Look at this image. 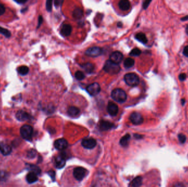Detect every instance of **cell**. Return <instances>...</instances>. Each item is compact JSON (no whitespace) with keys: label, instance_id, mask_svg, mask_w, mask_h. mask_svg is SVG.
<instances>
[{"label":"cell","instance_id":"cell-37","mask_svg":"<svg viewBox=\"0 0 188 187\" xmlns=\"http://www.w3.org/2000/svg\"><path fill=\"white\" fill-rule=\"evenodd\" d=\"M5 12V7L2 4H0V16H2Z\"/></svg>","mask_w":188,"mask_h":187},{"label":"cell","instance_id":"cell-19","mask_svg":"<svg viewBox=\"0 0 188 187\" xmlns=\"http://www.w3.org/2000/svg\"><path fill=\"white\" fill-rule=\"evenodd\" d=\"M26 180H27L28 183H29V184H32V183L36 182L38 180V177L37 176V174H35V173L32 172H29V173H28V175H27Z\"/></svg>","mask_w":188,"mask_h":187},{"label":"cell","instance_id":"cell-41","mask_svg":"<svg viewBox=\"0 0 188 187\" xmlns=\"http://www.w3.org/2000/svg\"><path fill=\"white\" fill-rule=\"evenodd\" d=\"M173 187H186L184 184L181 182H177L176 183Z\"/></svg>","mask_w":188,"mask_h":187},{"label":"cell","instance_id":"cell-24","mask_svg":"<svg viewBox=\"0 0 188 187\" xmlns=\"http://www.w3.org/2000/svg\"><path fill=\"white\" fill-rule=\"evenodd\" d=\"M135 38L137 40H138L144 44H146L147 42V37L144 33H139L137 34L135 36Z\"/></svg>","mask_w":188,"mask_h":187},{"label":"cell","instance_id":"cell-31","mask_svg":"<svg viewBox=\"0 0 188 187\" xmlns=\"http://www.w3.org/2000/svg\"><path fill=\"white\" fill-rule=\"evenodd\" d=\"M8 173L6 171H0V181H4L8 178Z\"/></svg>","mask_w":188,"mask_h":187},{"label":"cell","instance_id":"cell-49","mask_svg":"<svg viewBox=\"0 0 188 187\" xmlns=\"http://www.w3.org/2000/svg\"><path fill=\"white\" fill-rule=\"evenodd\" d=\"M117 25H118V27H121L120 26H122V23H121V22H119V23H118V24H117Z\"/></svg>","mask_w":188,"mask_h":187},{"label":"cell","instance_id":"cell-33","mask_svg":"<svg viewBox=\"0 0 188 187\" xmlns=\"http://www.w3.org/2000/svg\"><path fill=\"white\" fill-rule=\"evenodd\" d=\"M37 155V152L34 149H31L27 153V157L29 159H33Z\"/></svg>","mask_w":188,"mask_h":187},{"label":"cell","instance_id":"cell-10","mask_svg":"<svg viewBox=\"0 0 188 187\" xmlns=\"http://www.w3.org/2000/svg\"><path fill=\"white\" fill-rule=\"evenodd\" d=\"M55 148L59 151H63L67 148L68 146V142L64 138L58 139L54 142Z\"/></svg>","mask_w":188,"mask_h":187},{"label":"cell","instance_id":"cell-42","mask_svg":"<svg viewBox=\"0 0 188 187\" xmlns=\"http://www.w3.org/2000/svg\"><path fill=\"white\" fill-rule=\"evenodd\" d=\"M43 21V19H42V17L41 16H40L39 17V23H38V25H37V28L40 27V25L42 24V22Z\"/></svg>","mask_w":188,"mask_h":187},{"label":"cell","instance_id":"cell-17","mask_svg":"<svg viewBox=\"0 0 188 187\" xmlns=\"http://www.w3.org/2000/svg\"><path fill=\"white\" fill-rule=\"evenodd\" d=\"M67 113H68V115L70 116L75 117L80 114V110L78 108L76 107V106H71L68 108Z\"/></svg>","mask_w":188,"mask_h":187},{"label":"cell","instance_id":"cell-21","mask_svg":"<svg viewBox=\"0 0 188 187\" xmlns=\"http://www.w3.org/2000/svg\"><path fill=\"white\" fill-rule=\"evenodd\" d=\"M82 68L88 73H93L95 69V66L93 64L90 63H86L81 65Z\"/></svg>","mask_w":188,"mask_h":187},{"label":"cell","instance_id":"cell-14","mask_svg":"<svg viewBox=\"0 0 188 187\" xmlns=\"http://www.w3.org/2000/svg\"><path fill=\"white\" fill-rule=\"evenodd\" d=\"M17 119L20 121H24L29 120L30 116L28 113L23 110H19L16 114Z\"/></svg>","mask_w":188,"mask_h":187},{"label":"cell","instance_id":"cell-22","mask_svg":"<svg viewBox=\"0 0 188 187\" xmlns=\"http://www.w3.org/2000/svg\"><path fill=\"white\" fill-rule=\"evenodd\" d=\"M27 168L29 170H30L31 172L35 173L37 175H40V174L41 170L37 165H33V164H27Z\"/></svg>","mask_w":188,"mask_h":187},{"label":"cell","instance_id":"cell-20","mask_svg":"<svg viewBox=\"0 0 188 187\" xmlns=\"http://www.w3.org/2000/svg\"><path fill=\"white\" fill-rule=\"evenodd\" d=\"M118 6L121 10L126 11L129 10V9L130 8L131 4L129 1L127 0H122L119 2Z\"/></svg>","mask_w":188,"mask_h":187},{"label":"cell","instance_id":"cell-18","mask_svg":"<svg viewBox=\"0 0 188 187\" xmlns=\"http://www.w3.org/2000/svg\"><path fill=\"white\" fill-rule=\"evenodd\" d=\"M72 28L71 25L68 24H64L61 29V34L65 36H68L72 33Z\"/></svg>","mask_w":188,"mask_h":187},{"label":"cell","instance_id":"cell-16","mask_svg":"<svg viewBox=\"0 0 188 187\" xmlns=\"http://www.w3.org/2000/svg\"><path fill=\"white\" fill-rule=\"evenodd\" d=\"M100 128L102 131H107L112 128L113 124L111 122L105 120H101L100 122Z\"/></svg>","mask_w":188,"mask_h":187},{"label":"cell","instance_id":"cell-28","mask_svg":"<svg viewBox=\"0 0 188 187\" xmlns=\"http://www.w3.org/2000/svg\"><path fill=\"white\" fill-rule=\"evenodd\" d=\"M73 15L74 17L75 18H82L83 15V12L82 9L76 8L74 11Z\"/></svg>","mask_w":188,"mask_h":187},{"label":"cell","instance_id":"cell-30","mask_svg":"<svg viewBox=\"0 0 188 187\" xmlns=\"http://www.w3.org/2000/svg\"><path fill=\"white\" fill-rule=\"evenodd\" d=\"M141 53V51L140 49H138V48H135V49H133L130 53V56H133V57H138L139 56Z\"/></svg>","mask_w":188,"mask_h":187},{"label":"cell","instance_id":"cell-12","mask_svg":"<svg viewBox=\"0 0 188 187\" xmlns=\"http://www.w3.org/2000/svg\"><path fill=\"white\" fill-rule=\"evenodd\" d=\"M107 111L112 116H115L118 113V106L113 102H110L107 106Z\"/></svg>","mask_w":188,"mask_h":187},{"label":"cell","instance_id":"cell-11","mask_svg":"<svg viewBox=\"0 0 188 187\" xmlns=\"http://www.w3.org/2000/svg\"><path fill=\"white\" fill-rule=\"evenodd\" d=\"M65 155L60 154L58 155L55 159V166L58 169H61L65 166Z\"/></svg>","mask_w":188,"mask_h":187},{"label":"cell","instance_id":"cell-26","mask_svg":"<svg viewBox=\"0 0 188 187\" xmlns=\"http://www.w3.org/2000/svg\"><path fill=\"white\" fill-rule=\"evenodd\" d=\"M135 64L134 60L131 58H127L124 61V66L126 68H131Z\"/></svg>","mask_w":188,"mask_h":187},{"label":"cell","instance_id":"cell-4","mask_svg":"<svg viewBox=\"0 0 188 187\" xmlns=\"http://www.w3.org/2000/svg\"><path fill=\"white\" fill-rule=\"evenodd\" d=\"M21 136L27 141H30L32 139L33 134V127L29 125H24L21 128Z\"/></svg>","mask_w":188,"mask_h":187},{"label":"cell","instance_id":"cell-13","mask_svg":"<svg viewBox=\"0 0 188 187\" xmlns=\"http://www.w3.org/2000/svg\"><path fill=\"white\" fill-rule=\"evenodd\" d=\"M123 59V54L119 51H115L113 52L111 54L110 57V60L117 64L122 61Z\"/></svg>","mask_w":188,"mask_h":187},{"label":"cell","instance_id":"cell-5","mask_svg":"<svg viewBox=\"0 0 188 187\" xmlns=\"http://www.w3.org/2000/svg\"><path fill=\"white\" fill-rule=\"evenodd\" d=\"M88 171L85 168L82 167H77L73 170V177L78 182L82 181L85 177Z\"/></svg>","mask_w":188,"mask_h":187},{"label":"cell","instance_id":"cell-32","mask_svg":"<svg viewBox=\"0 0 188 187\" xmlns=\"http://www.w3.org/2000/svg\"><path fill=\"white\" fill-rule=\"evenodd\" d=\"M75 77L78 80H82L85 78V75L81 71H77L75 73Z\"/></svg>","mask_w":188,"mask_h":187},{"label":"cell","instance_id":"cell-48","mask_svg":"<svg viewBox=\"0 0 188 187\" xmlns=\"http://www.w3.org/2000/svg\"><path fill=\"white\" fill-rule=\"evenodd\" d=\"M185 31H186V33L187 34V35H188V25H187L186 29H185Z\"/></svg>","mask_w":188,"mask_h":187},{"label":"cell","instance_id":"cell-43","mask_svg":"<svg viewBox=\"0 0 188 187\" xmlns=\"http://www.w3.org/2000/svg\"><path fill=\"white\" fill-rule=\"evenodd\" d=\"M63 2V1H55V6H60V3H62Z\"/></svg>","mask_w":188,"mask_h":187},{"label":"cell","instance_id":"cell-23","mask_svg":"<svg viewBox=\"0 0 188 187\" xmlns=\"http://www.w3.org/2000/svg\"><path fill=\"white\" fill-rule=\"evenodd\" d=\"M143 184V178L141 176H138L133 180L131 186L133 187H140Z\"/></svg>","mask_w":188,"mask_h":187},{"label":"cell","instance_id":"cell-1","mask_svg":"<svg viewBox=\"0 0 188 187\" xmlns=\"http://www.w3.org/2000/svg\"><path fill=\"white\" fill-rule=\"evenodd\" d=\"M103 70L110 75H115L118 73L121 70L119 64L115 63L110 60L107 61L103 66Z\"/></svg>","mask_w":188,"mask_h":187},{"label":"cell","instance_id":"cell-38","mask_svg":"<svg viewBox=\"0 0 188 187\" xmlns=\"http://www.w3.org/2000/svg\"><path fill=\"white\" fill-rule=\"evenodd\" d=\"M151 2V1H145L143 4L144 9H146L148 7V6H149V4H150Z\"/></svg>","mask_w":188,"mask_h":187},{"label":"cell","instance_id":"cell-46","mask_svg":"<svg viewBox=\"0 0 188 187\" xmlns=\"http://www.w3.org/2000/svg\"><path fill=\"white\" fill-rule=\"evenodd\" d=\"M16 2H17V3H18V4H24V3L27 2V1H16Z\"/></svg>","mask_w":188,"mask_h":187},{"label":"cell","instance_id":"cell-47","mask_svg":"<svg viewBox=\"0 0 188 187\" xmlns=\"http://www.w3.org/2000/svg\"><path fill=\"white\" fill-rule=\"evenodd\" d=\"M185 103V99H182V105H183V106H184Z\"/></svg>","mask_w":188,"mask_h":187},{"label":"cell","instance_id":"cell-35","mask_svg":"<svg viewBox=\"0 0 188 187\" xmlns=\"http://www.w3.org/2000/svg\"><path fill=\"white\" fill-rule=\"evenodd\" d=\"M178 139L181 143H184L186 142L187 138L186 136L183 134H179L178 135Z\"/></svg>","mask_w":188,"mask_h":187},{"label":"cell","instance_id":"cell-36","mask_svg":"<svg viewBox=\"0 0 188 187\" xmlns=\"http://www.w3.org/2000/svg\"><path fill=\"white\" fill-rule=\"evenodd\" d=\"M186 79H187V75L185 74H181L179 76V80L181 81H183L184 80H185Z\"/></svg>","mask_w":188,"mask_h":187},{"label":"cell","instance_id":"cell-44","mask_svg":"<svg viewBox=\"0 0 188 187\" xmlns=\"http://www.w3.org/2000/svg\"><path fill=\"white\" fill-rule=\"evenodd\" d=\"M134 136H135V138L136 139H140L142 137H143V136H141V135H140V134H136L134 135Z\"/></svg>","mask_w":188,"mask_h":187},{"label":"cell","instance_id":"cell-29","mask_svg":"<svg viewBox=\"0 0 188 187\" xmlns=\"http://www.w3.org/2000/svg\"><path fill=\"white\" fill-rule=\"evenodd\" d=\"M0 34L4 35L6 37H9L11 35V33L6 29L0 26Z\"/></svg>","mask_w":188,"mask_h":187},{"label":"cell","instance_id":"cell-40","mask_svg":"<svg viewBox=\"0 0 188 187\" xmlns=\"http://www.w3.org/2000/svg\"><path fill=\"white\" fill-rule=\"evenodd\" d=\"M183 54L185 57H188V46H186L183 49Z\"/></svg>","mask_w":188,"mask_h":187},{"label":"cell","instance_id":"cell-27","mask_svg":"<svg viewBox=\"0 0 188 187\" xmlns=\"http://www.w3.org/2000/svg\"><path fill=\"white\" fill-rule=\"evenodd\" d=\"M17 71L20 75L24 76L29 73V68L27 66H21L18 68Z\"/></svg>","mask_w":188,"mask_h":187},{"label":"cell","instance_id":"cell-34","mask_svg":"<svg viewBox=\"0 0 188 187\" xmlns=\"http://www.w3.org/2000/svg\"><path fill=\"white\" fill-rule=\"evenodd\" d=\"M46 7L47 11L51 12L52 11V1L50 0L47 1L46 4Z\"/></svg>","mask_w":188,"mask_h":187},{"label":"cell","instance_id":"cell-15","mask_svg":"<svg viewBox=\"0 0 188 187\" xmlns=\"http://www.w3.org/2000/svg\"><path fill=\"white\" fill-rule=\"evenodd\" d=\"M0 152L4 156H7L10 154L12 152V148L6 143H0Z\"/></svg>","mask_w":188,"mask_h":187},{"label":"cell","instance_id":"cell-3","mask_svg":"<svg viewBox=\"0 0 188 187\" xmlns=\"http://www.w3.org/2000/svg\"><path fill=\"white\" fill-rule=\"evenodd\" d=\"M124 79L126 83L129 86H136L139 85L140 82L139 76L135 73L127 74L125 75Z\"/></svg>","mask_w":188,"mask_h":187},{"label":"cell","instance_id":"cell-45","mask_svg":"<svg viewBox=\"0 0 188 187\" xmlns=\"http://www.w3.org/2000/svg\"><path fill=\"white\" fill-rule=\"evenodd\" d=\"M181 20L183 21H187V20H188V16H184L183 18H182Z\"/></svg>","mask_w":188,"mask_h":187},{"label":"cell","instance_id":"cell-7","mask_svg":"<svg viewBox=\"0 0 188 187\" xmlns=\"http://www.w3.org/2000/svg\"><path fill=\"white\" fill-rule=\"evenodd\" d=\"M81 144L82 146L84 148L87 149H92L96 146L97 142L95 139L90 138L83 139Z\"/></svg>","mask_w":188,"mask_h":187},{"label":"cell","instance_id":"cell-9","mask_svg":"<svg viewBox=\"0 0 188 187\" xmlns=\"http://www.w3.org/2000/svg\"><path fill=\"white\" fill-rule=\"evenodd\" d=\"M102 53V49L98 47H93L88 49L85 51L86 56L91 57H97Z\"/></svg>","mask_w":188,"mask_h":187},{"label":"cell","instance_id":"cell-25","mask_svg":"<svg viewBox=\"0 0 188 187\" xmlns=\"http://www.w3.org/2000/svg\"><path fill=\"white\" fill-rule=\"evenodd\" d=\"M131 138V135L129 134H126L121 139L119 143L120 144L123 146H128L129 141Z\"/></svg>","mask_w":188,"mask_h":187},{"label":"cell","instance_id":"cell-39","mask_svg":"<svg viewBox=\"0 0 188 187\" xmlns=\"http://www.w3.org/2000/svg\"><path fill=\"white\" fill-rule=\"evenodd\" d=\"M48 173H49V175L50 176V177H51V178L54 181L55 179V172L53 171H50Z\"/></svg>","mask_w":188,"mask_h":187},{"label":"cell","instance_id":"cell-6","mask_svg":"<svg viewBox=\"0 0 188 187\" xmlns=\"http://www.w3.org/2000/svg\"><path fill=\"white\" fill-rule=\"evenodd\" d=\"M86 90L91 96H95L100 92L101 87L98 83L95 82L88 86L86 88Z\"/></svg>","mask_w":188,"mask_h":187},{"label":"cell","instance_id":"cell-8","mask_svg":"<svg viewBox=\"0 0 188 187\" xmlns=\"http://www.w3.org/2000/svg\"><path fill=\"white\" fill-rule=\"evenodd\" d=\"M129 119L132 123L135 125H141L144 121V118L141 114L138 112H134L131 114Z\"/></svg>","mask_w":188,"mask_h":187},{"label":"cell","instance_id":"cell-2","mask_svg":"<svg viewBox=\"0 0 188 187\" xmlns=\"http://www.w3.org/2000/svg\"><path fill=\"white\" fill-rule=\"evenodd\" d=\"M112 99L118 103H124L127 100V96L126 92L121 89H116L111 92Z\"/></svg>","mask_w":188,"mask_h":187}]
</instances>
